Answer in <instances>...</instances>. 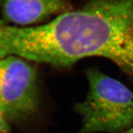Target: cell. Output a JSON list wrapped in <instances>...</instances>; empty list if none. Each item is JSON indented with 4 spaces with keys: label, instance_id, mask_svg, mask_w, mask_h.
<instances>
[{
    "label": "cell",
    "instance_id": "7a4b0ae2",
    "mask_svg": "<svg viewBox=\"0 0 133 133\" xmlns=\"http://www.w3.org/2000/svg\"><path fill=\"white\" fill-rule=\"evenodd\" d=\"M39 105V88L35 69L22 58H0V107L8 119L24 121Z\"/></svg>",
    "mask_w": 133,
    "mask_h": 133
},
{
    "label": "cell",
    "instance_id": "5b68a950",
    "mask_svg": "<svg viewBox=\"0 0 133 133\" xmlns=\"http://www.w3.org/2000/svg\"><path fill=\"white\" fill-rule=\"evenodd\" d=\"M124 133H133V127L131 128V129H129V130L126 131V132Z\"/></svg>",
    "mask_w": 133,
    "mask_h": 133
},
{
    "label": "cell",
    "instance_id": "8992f818",
    "mask_svg": "<svg viewBox=\"0 0 133 133\" xmlns=\"http://www.w3.org/2000/svg\"><path fill=\"white\" fill-rule=\"evenodd\" d=\"M0 133H4V132H0Z\"/></svg>",
    "mask_w": 133,
    "mask_h": 133
},
{
    "label": "cell",
    "instance_id": "3957f363",
    "mask_svg": "<svg viewBox=\"0 0 133 133\" xmlns=\"http://www.w3.org/2000/svg\"><path fill=\"white\" fill-rule=\"evenodd\" d=\"M2 21L12 25L32 26L70 11V0H0Z\"/></svg>",
    "mask_w": 133,
    "mask_h": 133
},
{
    "label": "cell",
    "instance_id": "6da1fadb",
    "mask_svg": "<svg viewBox=\"0 0 133 133\" xmlns=\"http://www.w3.org/2000/svg\"><path fill=\"white\" fill-rule=\"evenodd\" d=\"M89 91L75 110L82 117L77 133H117L133 124V92L96 68L86 71Z\"/></svg>",
    "mask_w": 133,
    "mask_h": 133
},
{
    "label": "cell",
    "instance_id": "277c9868",
    "mask_svg": "<svg viewBox=\"0 0 133 133\" xmlns=\"http://www.w3.org/2000/svg\"><path fill=\"white\" fill-rule=\"evenodd\" d=\"M8 120L6 115L0 107V132L8 133L9 125L8 123Z\"/></svg>",
    "mask_w": 133,
    "mask_h": 133
}]
</instances>
